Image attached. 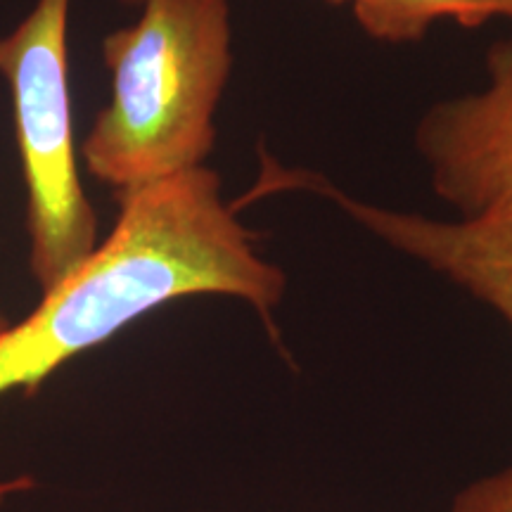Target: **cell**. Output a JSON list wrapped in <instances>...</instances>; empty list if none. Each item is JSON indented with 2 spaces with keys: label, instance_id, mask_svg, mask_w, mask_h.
Returning <instances> with one entry per match:
<instances>
[{
  "label": "cell",
  "instance_id": "obj_1",
  "mask_svg": "<svg viewBox=\"0 0 512 512\" xmlns=\"http://www.w3.org/2000/svg\"><path fill=\"white\" fill-rule=\"evenodd\" d=\"M117 202L112 233L0 339V396L17 389L34 396L67 361L145 313L197 294L242 299L275 335L273 311L287 278L223 200L216 171H183L119 192ZM15 491L19 479L0 482V508Z\"/></svg>",
  "mask_w": 512,
  "mask_h": 512
},
{
  "label": "cell",
  "instance_id": "obj_2",
  "mask_svg": "<svg viewBox=\"0 0 512 512\" xmlns=\"http://www.w3.org/2000/svg\"><path fill=\"white\" fill-rule=\"evenodd\" d=\"M102 57L112 98L81 143L88 174L119 195L204 166L233 69L228 0H143Z\"/></svg>",
  "mask_w": 512,
  "mask_h": 512
},
{
  "label": "cell",
  "instance_id": "obj_3",
  "mask_svg": "<svg viewBox=\"0 0 512 512\" xmlns=\"http://www.w3.org/2000/svg\"><path fill=\"white\" fill-rule=\"evenodd\" d=\"M72 0H36L0 36L17 150L27 183L29 271L41 294L62 283L98 247V216L83 192L69 98L67 29Z\"/></svg>",
  "mask_w": 512,
  "mask_h": 512
},
{
  "label": "cell",
  "instance_id": "obj_4",
  "mask_svg": "<svg viewBox=\"0 0 512 512\" xmlns=\"http://www.w3.org/2000/svg\"><path fill=\"white\" fill-rule=\"evenodd\" d=\"M489 86L434 105L415 131L432 188L463 219L512 214V36L486 55Z\"/></svg>",
  "mask_w": 512,
  "mask_h": 512
},
{
  "label": "cell",
  "instance_id": "obj_5",
  "mask_svg": "<svg viewBox=\"0 0 512 512\" xmlns=\"http://www.w3.org/2000/svg\"><path fill=\"white\" fill-rule=\"evenodd\" d=\"M266 190L304 188L330 197L351 219L389 247L413 256L456 283L512 325V214L489 219L439 221L361 202L344 195L335 183L306 171L266 166Z\"/></svg>",
  "mask_w": 512,
  "mask_h": 512
},
{
  "label": "cell",
  "instance_id": "obj_6",
  "mask_svg": "<svg viewBox=\"0 0 512 512\" xmlns=\"http://www.w3.org/2000/svg\"><path fill=\"white\" fill-rule=\"evenodd\" d=\"M356 22L384 43L418 41L437 19L482 27L496 17L512 19V0H351Z\"/></svg>",
  "mask_w": 512,
  "mask_h": 512
},
{
  "label": "cell",
  "instance_id": "obj_7",
  "mask_svg": "<svg viewBox=\"0 0 512 512\" xmlns=\"http://www.w3.org/2000/svg\"><path fill=\"white\" fill-rule=\"evenodd\" d=\"M453 512H512V465L458 491Z\"/></svg>",
  "mask_w": 512,
  "mask_h": 512
},
{
  "label": "cell",
  "instance_id": "obj_8",
  "mask_svg": "<svg viewBox=\"0 0 512 512\" xmlns=\"http://www.w3.org/2000/svg\"><path fill=\"white\" fill-rule=\"evenodd\" d=\"M12 328V323L8 320V316L5 313H0V339H3L5 332H8Z\"/></svg>",
  "mask_w": 512,
  "mask_h": 512
},
{
  "label": "cell",
  "instance_id": "obj_9",
  "mask_svg": "<svg viewBox=\"0 0 512 512\" xmlns=\"http://www.w3.org/2000/svg\"><path fill=\"white\" fill-rule=\"evenodd\" d=\"M119 3H124V5H140V3H143V0H119Z\"/></svg>",
  "mask_w": 512,
  "mask_h": 512
},
{
  "label": "cell",
  "instance_id": "obj_10",
  "mask_svg": "<svg viewBox=\"0 0 512 512\" xmlns=\"http://www.w3.org/2000/svg\"><path fill=\"white\" fill-rule=\"evenodd\" d=\"M332 5H344V3H351V0H328Z\"/></svg>",
  "mask_w": 512,
  "mask_h": 512
}]
</instances>
